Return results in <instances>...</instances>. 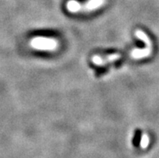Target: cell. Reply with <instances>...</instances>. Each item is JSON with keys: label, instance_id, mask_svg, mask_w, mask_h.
<instances>
[{"label": "cell", "instance_id": "4", "mask_svg": "<svg viewBox=\"0 0 159 158\" xmlns=\"http://www.w3.org/2000/svg\"><path fill=\"white\" fill-rule=\"evenodd\" d=\"M152 47H146L145 48H136L131 52V56L134 59H141V58L149 56L151 54Z\"/></svg>", "mask_w": 159, "mask_h": 158}, {"label": "cell", "instance_id": "5", "mask_svg": "<svg viewBox=\"0 0 159 158\" xmlns=\"http://www.w3.org/2000/svg\"><path fill=\"white\" fill-rule=\"evenodd\" d=\"M149 144V137L147 134H143L141 140V146L143 148H145Z\"/></svg>", "mask_w": 159, "mask_h": 158}, {"label": "cell", "instance_id": "3", "mask_svg": "<svg viewBox=\"0 0 159 158\" xmlns=\"http://www.w3.org/2000/svg\"><path fill=\"white\" fill-rule=\"evenodd\" d=\"M120 54L119 53L111 54V55L105 56V57H102V56L96 55V56H94L92 57V62L97 65H103L108 62L116 61L118 59H120Z\"/></svg>", "mask_w": 159, "mask_h": 158}, {"label": "cell", "instance_id": "1", "mask_svg": "<svg viewBox=\"0 0 159 158\" xmlns=\"http://www.w3.org/2000/svg\"><path fill=\"white\" fill-rule=\"evenodd\" d=\"M106 0H89L85 4H82L75 0H69L66 3V8L69 11L75 13L79 11H91L103 6Z\"/></svg>", "mask_w": 159, "mask_h": 158}, {"label": "cell", "instance_id": "2", "mask_svg": "<svg viewBox=\"0 0 159 158\" xmlns=\"http://www.w3.org/2000/svg\"><path fill=\"white\" fill-rule=\"evenodd\" d=\"M29 44L32 48L37 50L53 51L57 49L58 46V41H57L55 39L52 38L38 36V37H35L32 39Z\"/></svg>", "mask_w": 159, "mask_h": 158}]
</instances>
